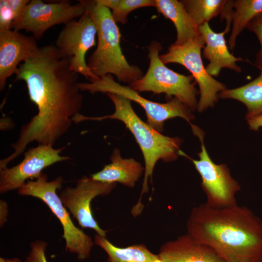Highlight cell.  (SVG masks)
<instances>
[{
    "label": "cell",
    "instance_id": "3957f363",
    "mask_svg": "<svg viewBox=\"0 0 262 262\" xmlns=\"http://www.w3.org/2000/svg\"><path fill=\"white\" fill-rule=\"evenodd\" d=\"M115 106V112L110 115L90 117L78 114L73 118L77 124L86 120L101 121L106 119L122 121L133 135L138 144L145 161V170L142 189L140 197L131 210L132 216L140 214L144 209L142 197L148 191V180H151L156 163L160 160L169 162L175 161L180 154V139L161 134L148 123L142 120L133 110L131 100L115 94L107 93Z\"/></svg>",
    "mask_w": 262,
    "mask_h": 262
},
{
    "label": "cell",
    "instance_id": "d4e9b609",
    "mask_svg": "<svg viewBox=\"0 0 262 262\" xmlns=\"http://www.w3.org/2000/svg\"><path fill=\"white\" fill-rule=\"evenodd\" d=\"M47 243L36 240L31 244V251L25 262H48L45 251Z\"/></svg>",
    "mask_w": 262,
    "mask_h": 262
},
{
    "label": "cell",
    "instance_id": "44dd1931",
    "mask_svg": "<svg viewBox=\"0 0 262 262\" xmlns=\"http://www.w3.org/2000/svg\"><path fill=\"white\" fill-rule=\"evenodd\" d=\"M232 29L228 40L233 50L238 36L256 17L262 13V0H230Z\"/></svg>",
    "mask_w": 262,
    "mask_h": 262
},
{
    "label": "cell",
    "instance_id": "e0dca14e",
    "mask_svg": "<svg viewBox=\"0 0 262 262\" xmlns=\"http://www.w3.org/2000/svg\"><path fill=\"white\" fill-rule=\"evenodd\" d=\"M110 160V164L91 177L104 182H119L129 188L134 187L145 170L140 163L133 158H122L118 148L114 150Z\"/></svg>",
    "mask_w": 262,
    "mask_h": 262
},
{
    "label": "cell",
    "instance_id": "83f0119b",
    "mask_svg": "<svg viewBox=\"0 0 262 262\" xmlns=\"http://www.w3.org/2000/svg\"><path fill=\"white\" fill-rule=\"evenodd\" d=\"M246 118L250 129L258 131L260 128L262 127V114Z\"/></svg>",
    "mask_w": 262,
    "mask_h": 262
},
{
    "label": "cell",
    "instance_id": "f546056e",
    "mask_svg": "<svg viewBox=\"0 0 262 262\" xmlns=\"http://www.w3.org/2000/svg\"><path fill=\"white\" fill-rule=\"evenodd\" d=\"M0 262H22L21 261L17 258L12 259H5L2 257L0 258Z\"/></svg>",
    "mask_w": 262,
    "mask_h": 262
},
{
    "label": "cell",
    "instance_id": "cb8c5ba5",
    "mask_svg": "<svg viewBox=\"0 0 262 262\" xmlns=\"http://www.w3.org/2000/svg\"><path fill=\"white\" fill-rule=\"evenodd\" d=\"M246 28L255 33L260 42L261 48L256 54L255 66L262 69V13L254 18Z\"/></svg>",
    "mask_w": 262,
    "mask_h": 262
},
{
    "label": "cell",
    "instance_id": "8992f818",
    "mask_svg": "<svg viewBox=\"0 0 262 262\" xmlns=\"http://www.w3.org/2000/svg\"><path fill=\"white\" fill-rule=\"evenodd\" d=\"M162 49L159 42L153 41L150 44L148 47L149 64L146 73L129 86L138 93L152 92L164 93L168 98L174 96L191 111L195 110L197 107L196 96L198 92L193 82L194 77L167 67L160 58L159 52Z\"/></svg>",
    "mask_w": 262,
    "mask_h": 262
},
{
    "label": "cell",
    "instance_id": "9c48e42d",
    "mask_svg": "<svg viewBox=\"0 0 262 262\" xmlns=\"http://www.w3.org/2000/svg\"><path fill=\"white\" fill-rule=\"evenodd\" d=\"M191 126L201 143V151L198 154L199 159L191 160L201 177V187L206 196L205 203L216 208L237 205L236 194L240 190L239 183L225 164H216L211 160L203 143L201 130L192 124Z\"/></svg>",
    "mask_w": 262,
    "mask_h": 262
},
{
    "label": "cell",
    "instance_id": "52a82bcc",
    "mask_svg": "<svg viewBox=\"0 0 262 262\" xmlns=\"http://www.w3.org/2000/svg\"><path fill=\"white\" fill-rule=\"evenodd\" d=\"M81 91L111 93L124 97L138 103L146 112L147 123L158 131L163 130L165 121L176 117H181L190 123L194 115L187 106L174 98L166 103L151 101L139 95L129 86L122 85L115 81L111 75H108L88 82H78Z\"/></svg>",
    "mask_w": 262,
    "mask_h": 262
},
{
    "label": "cell",
    "instance_id": "7a4b0ae2",
    "mask_svg": "<svg viewBox=\"0 0 262 262\" xmlns=\"http://www.w3.org/2000/svg\"><path fill=\"white\" fill-rule=\"evenodd\" d=\"M187 234L226 262H262V220L245 206L194 207Z\"/></svg>",
    "mask_w": 262,
    "mask_h": 262
},
{
    "label": "cell",
    "instance_id": "d6986e66",
    "mask_svg": "<svg viewBox=\"0 0 262 262\" xmlns=\"http://www.w3.org/2000/svg\"><path fill=\"white\" fill-rule=\"evenodd\" d=\"M94 243L107 253V262H161L158 254L153 253L144 244L120 247L98 234L95 235Z\"/></svg>",
    "mask_w": 262,
    "mask_h": 262
},
{
    "label": "cell",
    "instance_id": "2e32d148",
    "mask_svg": "<svg viewBox=\"0 0 262 262\" xmlns=\"http://www.w3.org/2000/svg\"><path fill=\"white\" fill-rule=\"evenodd\" d=\"M158 255L161 262H226L211 248L187 234L163 244Z\"/></svg>",
    "mask_w": 262,
    "mask_h": 262
},
{
    "label": "cell",
    "instance_id": "ac0fdd59",
    "mask_svg": "<svg viewBox=\"0 0 262 262\" xmlns=\"http://www.w3.org/2000/svg\"><path fill=\"white\" fill-rule=\"evenodd\" d=\"M157 11L174 24L177 39L174 43L182 45L188 40L200 35L198 27L195 23L181 1L154 0Z\"/></svg>",
    "mask_w": 262,
    "mask_h": 262
},
{
    "label": "cell",
    "instance_id": "5bb4252c",
    "mask_svg": "<svg viewBox=\"0 0 262 262\" xmlns=\"http://www.w3.org/2000/svg\"><path fill=\"white\" fill-rule=\"evenodd\" d=\"M36 40L13 29L0 31V90L6 81L16 74L18 66L35 56L39 51Z\"/></svg>",
    "mask_w": 262,
    "mask_h": 262
},
{
    "label": "cell",
    "instance_id": "277c9868",
    "mask_svg": "<svg viewBox=\"0 0 262 262\" xmlns=\"http://www.w3.org/2000/svg\"><path fill=\"white\" fill-rule=\"evenodd\" d=\"M86 8L97 30L96 49L88 59L90 70L98 78L114 75L124 83H131L144 75L136 65H130L120 47V33L109 9L95 0H85Z\"/></svg>",
    "mask_w": 262,
    "mask_h": 262
},
{
    "label": "cell",
    "instance_id": "5b68a950",
    "mask_svg": "<svg viewBox=\"0 0 262 262\" xmlns=\"http://www.w3.org/2000/svg\"><path fill=\"white\" fill-rule=\"evenodd\" d=\"M62 177L48 181L47 175L42 173L35 180L27 181L18 189V193L39 198L48 206L63 227L66 251L76 254L79 260H84L89 257L94 242L89 235L74 225L57 194L56 191L62 188Z\"/></svg>",
    "mask_w": 262,
    "mask_h": 262
},
{
    "label": "cell",
    "instance_id": "30bf717a",
    "mask_svg": "<svg viewBox=\"0 0 262 262\" xmlns=\"http://www.w3.org/2000/svg\"><path fill=\"white\" fill-rule=\"evenodd\" d=\"M96 26L86 8L78 19L65 25L54 45L62 56L69 61L70 69L89 81L99 78L90 70L85 60L86 53L96 45Z\"/></svg>",
    "mask_w": 262,
    "mask_h": 262
},
{
    "label": "cell",
    "instance_id": "7402d4cb",
    "mask_svg": "<svg viewBox=\"0 0 262 262\" xmlns=\"http://www.w3.org/2000/svg\"><path fill=\"white\" fill-rule=\"evenodd\" d=\"M195 23L199 26L208 23L223 12L226 0H180Z\"/></svg>",
    "mask_w": 262,
    "mask_h": 262
},
{
    "label": "cell",
    "instance_id": "603a6c76",
    "mask_svg": "<svg viewBox=\"0 0 262 262\" xmlns=\"http://www.w3.org/2000/svg\"><path fill=\"white\" fill-rule=\"evenodd\" d=\"M101 6L112 10V17L115 22L123 24L128 21L129 14L137 9L155 7L154 0H95Z\"/></svg>",
    "mask_w": 262,
    "mask_h": 262
},
{
    "label": "cell",
    "instance_id": "4316f807",
    "mask_svg": "<svg viewBox=\"0 0 262 262\" xmlns=\"http://www.w3.org/2000/svg\"><path fill=\"white\" fill-rule=\"evenodd\" d=\"M16 19L22 14L26 6L30 2L29 0H7Z\"/></svg>",
    "mask_w": 262,
    "mask_h": 262
},
{
    "label": "cell",
    "instance_id": "6da1fadb",
    "mask_svg": "<svg viewBox=\"0 0 262 262\" xmlns=\"http://www.w3.org/2000/svg\"><path fill=\"white\" fill-rule=\"evenodd\" d=\"M15 81H23L37 114L20 130L17 140L11 145L14 160L33 142L53 147L70 129L72 118L80 114L83 96L77 83L78 74L54 45L39 48L34 56L19 66Z\"/></svg>",
    "mask_w": 262,
    "mask_h": 262
},
{
    "label": "cell",
    "instance_id": "4fadbf2b",
    "mask_svg": "<svg viewBox=\"0 0 262 262\" xmlns=\"http://www.w3.org/2000/svg\"><path fill=\"white\" fill-rule=\"evenodd\" d=\"M65 148L38 145L28 150L23 160L17 165L0 169V193L19 189L29 179H37L45 168L59 162L71 159L60 155Z\"/></svg>",
    "mask_w": 262,
    "mask_h": 262
},
{
    "label": "cell",
    "instance_id": "9a60e30c",
    "mask_svg": "<svg viewBox=\"0 0 262 262\" xmlns=\"http://www.w3.org/2000/svg\"><path fill=\"white\" fill-rule=\"evenodd\" d=\"M230 27L226 26L225 30L220 33L213 31L208 23L198 27L206 44L203 50V56L209 61L206 69L212 77L217 76L221 70L224 68L238 73L241 71V67L236 63L244 60L241 57H235L229 52L224 37L229 31Z\"/></svg>",
    "mask_w": 262,
    "mask_h": 262
},
{
    "label": "cell",
    "instance_id": "ffe728a7",
    "mask_svg": "<svg viewBox=\"0 0 262 262\" xmlns=\"http://www.w3.org/2000/svg\"><path fill=\"white\" fill-rule=\"evenodd\" d=\"M258 77L241 87L225 89L218 98L237 100L247 108L246 118L262 114V69Z\"/></svg>",
    "mask_w": 262,
    "mask_h": 262
},
{
    "label": "cell",
    "instance_id": "ba28073f",
    "mask_svg": "<svg viewBox=\"0 0 262 262\" xmlns=\"http://www.w3.org/2000/svg\"><path fill=\"white\" fill-rule=\"evenodd\" d=\"M205 45L204 39L200 34L183 45H171L166 53L160 55L164 64L177 63L191 73L199 88L200 96L197 107L199 112L213 107L219 98V94L227 89L224 84L207 72L203 65L201 50Z\"/></svg>",
    "mask_w": 262,
    "mask_h": 262
},
{
    "label": "cell",
    "instance_id": "f1b7e54d",
    "mask_svg": "<svg viewBox=\"0 0 262 262\" xmlns=\"http://www.w3.org/2000/svg\"><path fill=\"white\" fill-rule=\"evenodd\" d=\"M7 214V205L3 201H0V225L4 224Z\"/></svg>",
    "mask_w": 262,
    "mask_h": 262
},
{
    "label": "cell",
    "instance_id": "484cf974",
    "mask_svg": "<svg viewBox=\"0 0 262 262\" xmlns=\"http://www.w3.org/2000/svg\"><path fill=\"white\" fill-rule=\"evenodd\" d=\"M15 19L7 0H0V31L11 29Z\"/></svg>",
    "mask_w": 262,
    "mask_h": 262
},
{
    "label": "cell",
    "instance_id": "8fae6325",
    "mask_svg": "<svg viewBox=\"0 0 262 262\" xmlns=\"http://www.w3.org/2000/svg\"><path fill=\"white\" fill-rule=\"evenodd\" d=\"M86 9L85 0L72 4L68 0L46 3L41 0H32L20 16L13 21L11 28L31 32L38 40L51 27L76 20Z\"/></svg>",
    "mask_w": 262,
    "mask_h": 262
},
{
    "label": "cell",
    "instance_id": "7c38bea8",
    "mask_svg": "<svg viewBox=\"0 0 262 262\" xmlns=\"http://www.w3.org/2000/svg\"><path fill=\"white\" fill-rule=\"evenodd\" d=\"M115 186V183L104 182L91 177H83L78 180L75 187L64 189L59 197L81 227L92 229L97 234L106 237L107 231L102 229L94 219L91 203L98 196L109 195Z\"/></svg>",
    "mask_w": 262,
    "mask_h": 262
}]
</instances>
